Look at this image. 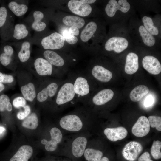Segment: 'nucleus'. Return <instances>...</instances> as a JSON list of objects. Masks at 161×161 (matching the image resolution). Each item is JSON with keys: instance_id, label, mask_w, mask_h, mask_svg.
Instances as JSON below:
<instances>
[{"instance_id": "obj_46", "label": "nucleus", "mask_w": 161, "mask_h": 161, "mask_svg": "<svg viewBox=\"0 0 161 161\" xmlns=\"http://www.w3.org/2000/svg\"><path fill=\"white\" fill-rule=\"evenodd\" d=\"M5 88V85L3 83L0 82V93L4 90Z\"/></svg>"}, {"instance_id": "obj_37", "label": "nucleus", "mask_w": 161, "mask_h": 161, "mask_svg": "<svg viewBox=\"0 0 161 161\" xmlns=\"http://www.w3.org/2000/svg\"><path fill=\"white\" fill-rule=\"evenodd\" d=\"M150 126L155 128L158 131H161V117L156 116H150L148 118Z\"/></svg>"}, {"instance_id": "obj_17", "label": "nucleus", "mask_w": 161, "mask_h": 161, "mask_svg": "<svg viewBox=\"0 0 161 161\" xmlns=\"http://www.w3.org/2000/svg\"><path fill=\"white\" fill-rule=\"evenodd\" d=\"M33 152L32 147L28 145L21 146L9 161H28Z\"/></svg>"}, {"instance_id": "obj_11", "label": "nucleus", "mask_w": 161, "mask_h": 161, "mask_svg": "<svg viewBox=\"0 0 161 161\" xmlns=\"http://www.w3.org/2000/svg\"><path fill=\"white\" fill-rule=\"evenodd\" d=\"M154 18L150 16L143 15L141 21L146 30L152 35L157 39L161 38V29L160 23H155Z\"/></svg>"}, {"instance_id": "obj_24", "label": "nucleus", "mask_w": 161, "mask_h": 161, "mask_svg": "<svg viewBox=\"0 0 161 161\" xmlns=\"http://www.w3.org/2000/svg\"><path fill=\"white\" fill-rule=\"evenodd\" d=\"M43 55L46 59L52 65L60 67L64 64V61L63 59L53 51L46 50L44 52Z\"/></svg>"}, {"instance_id": "obj_49", "label": "nucleus", "mask_w": 161, "mask_h": 161, "mask_svg": "<svg viewBox=\"0 0 161 161\" xmlns=\"http://www.w3.org/2000/svg\"></svg>"}, {"instance_id": "obj_30", "label": "nucleus", "mask_w": 161, "mask_h": 161, "mask_svg": "<svg viewBox=\"0 0 161 161\" xmlns=\"http://www.w3.org/2000/svg\"><path fill=\"white\" fill-rule=\"evenodd\" d=\"M30 44L28 41H25L22 43L21 49L18 54V58L21 62H25L30 58Z\"/></svg>"}, {"instance_id": "obj_26", "label": "nucleus", "mask_w": 161, "mask_h": 161, "mask_svg": "<svg viewBox=\"0 0 161 161\" xmlns=\"http://www.w3.org/2000/svg\"><path fill=\"white\" fill-rule=\"evenodd\" d=\"M34 21L32 24V27L37 32H41L44 30L46 27L45 23L41 20L44 17L42 12L38 10H36L33 13Z\"/></svg>"}, {"instance_id": "obj_25", "label": "nucleus", "mask_w": 161, "mask_h": 161, "mask_svg": "<svg viewBox=\"0 0 161 161\" xmlns=\"http://www.w3.org/2000/svg\"><path fill=\"white\" fill-rule=\"evenodd\" d=\"M149 89L146 86L139 85L134 88L130 92L129 96L131 100L133 102L140 100L149 92Z\"/></svg>"}, {"instance_id": "obj_9", "label": "nucleus", "mask_w": 161, "mask_h": 161, "mask_svg": "<svg viewBox=\"0 0 161 161\" xmlns=\"http://www.w3.org/2000/svg\"><path fill=\"white\" fill-rule=\"evenodd\" d=\"M150 130V125L148 118L145 116H140L132 127L133 134L138 137L147 135Z\"/></svg>"}, {"instance_id": "obj_29", "label": "nucleus", "mask_w": 161, "mask_h": 161, "mask_svg": "<svg viewBox=\"0 0 161 161\" xmlns=\"http://www.w3.org/2000/svg\"><path fill=\"white\" fill-rule=\"evenodd\" d=\"M21 90L24 98L29 101H32L36 97L35 87L31 83L22 86Z\"/></svg>"}, {"instance_id": "obj_14", "label": "nucleus", "mask_w": 161, "mask_h": 161, "mask_svg": "<svg viewBox=\"0 0 161 161\" xmlns=\"http://www.w3.org/2000/svg\"><path fill=\"white\" fill-rule=\"evenodd\" d=\"M104 133L109 140L115 142L125 138L127 135L128 131L125 128L120 126L107 128L104 130Z\"/></svg>"}, {"instance_id": "obj_13", "label": "nucleus", "mask_w": 161, "mask_h": 161, "mask_svg": "<svg viewBox=\"0 0 161 161\" xmlns=\"http://www.w3.org/2000/svg\"><path fill=\"white\" fill-rule=\"evenodd\" d=\"M139 58L135 53L131 52L128 53L126 58L124 67L125 72L132 75L135 73L139 68Z\"/></svg>"}, {"instance_id": "obj_19", "label": "nucleus", "mask_w": 161, "mask_h": 161, "mask_svg": "<svg viewBox=\"0 0 161 161\" xmlns=\"http://www.w3.org/2000/svg\"><path fill=\"white\" fill-rule=\"evenodd\" d=\"M73 89L75 94L79 96L87 95L90 91L87 80L82 77H78L76 79L73 84Z\"/></svg>"}, {"instance_id": "obj_48", "label": "nucleus", "mask_w": 161, "mask_h": 161, "mask_svg": "<svg viewBox=\"0 0 161 161\" xmlns=\"http://www.w3.org/2000/svg\"><path fill=\"white\" fill-rule=\"evenodd\" d=\"M5 130V129L3 127H0V134L2 133Z\"/></svg>"}, {"instance_id": "obj_44", "label": "nucleus", "mask_w": 161, "mask_h": 161, "mask_svg": "<svg viewBox=\"0 0 161 161\" xmlns=\"http://www.w3.org/2000/svg\"><path fill=\"white\" fill-rule=\"evenodd\" d=\"M69 32L74 36L78 35L79 33L78 29L75 27H70L68 30Z\"/></svg>"}, {"instance_id": "obj_20", "label": "nucleus", "mask_w": 161, "mask_h": 161, "mask_svg": "<svg viewBox=\"0 0 161 161\" xmlns=\"http://www.w3.org/2000/svg\"><path fill=\"white\" fill-rule=\"evenodd\" d=\"M87 143V140L83 137L76 138L72 144V153L75 157H81L84 153Z\"/></svg>"}, {"instance_id": "obj_23", "label": "nucleus", "mask_w": 161, "mask_h": 161, "mask_svg": "<svg viewBox=\"0 0 161 161\" xmlns=\"http://www.w3.org/2000/svg\"><path fill=\"white\" fill-rule=\"evenodd\" d=\"M97 25L94 21L89 22L82 31L80 37L83 42H86L89 40L95 33L97 30Z\"/></svg>"}, {"instance_id": "obj_22", "label": "nucleus", "mask_w": 161, "mask_h": 161, "mask_svg": "<svg viewBox=\"0 0 161 161\" xmlns=\"http://www.w3.org/2000/svg\"><path fill=\"white\" fill-rule=\"evenodd\" d=\"M14 50L12 47L9 45L3 46L0 52V63L6 66L10 63Z\"/></svg>"}, {"instance_id": "obj_28", "label": "nucleus", "mask_w": 161, "mask_h": 161, "mask_svg": "<svg viewBox=\"0 0 161 161\" xmlns=\"http://www.w3.org/2000/svg\"><path fill=\"white\" fill-rule=\"evenodd\" d=\"M8 7L15 15L18 17L22 16L28 10V6L24 4H19L16 1H11L8 4Z\"/></svg>"}, {"instance_id": "obj_32", "label": "nucleus", "mask_w": 161, "mask_h": 161, "mask_svg": "<svg viewBox=\"0 0 161 161\" xmlns=\"http://www.w3.org/2000/svg\"><path fill=\"white\" fill-rule=\"evenodd\" d=\"M8 18V12L7 8L4 5L0 7V29L1 34L3 36Z\"/></svg>"}, {"instance_id": "obj_18", "label": "nucleus", "mask_w": 161, "mask_h": 161, "mask_svg": "<svg viewBox=\"0 0 161 161\" xmlns=\"http://www.w3.org/2000/svg\"><path fill=\"white\" fill-rule=\"evenodd\" d=\"M114 95L113 91L109 89L102 90L95 95L92 98V102L95 105H103L111 100Z\"/></svg>"}, {"instance_id": "obj_39", "label": "nucleus", "mask_w": 161, "mask_h": 161, "mask_svg": "<svg viewBox=\"0 0 161 161\" xmlns=\"http://www.w3.org/2000/svg\"><path fill=\"white\" fill-rule=\"evenodd\" d=\"M23 108L24 110L19 112L17 114V117L20 120H23L27 117L31 112V109L29 106L26 105Z\"/></svg>"}, {"instance_id": "obj_34", "label": "nucleus", "mask_w": 161, "mask_h": 161, "mask_svg": "<svg viewBox=\"0 0 161 161\" xmlns=\"http://www.w3.org/2000/svg\"><path fill=\"white\" fill-rule=\"evenodd\" d=\"M38 120L36 114L33 113L26 117L22 123V126L25 128L31 129H35L38 127Z\"/></svg>"}, {"instance_id": "obj_38", "label": "nucleus", "mask_w": 161, "mask_h": 161, "mask_svg": "<svg viewBox=\"0 0 161 161\" xmlns=\"http://www.w3.org/2000/svg\"><path fill=\"white\" fill-rule=\"evenodd\" d=\"M63 35L65 40L70 44H75L78 41L77 37L70 33L67 30L64 31Z\"/></svg>"}, {"instance_id": "obj_1", "label": "nucleus", "mask_w": 161, "mask_h": 161, "mask_svg": "<svg viewBox=\"0 0 161 161\" xmlns=\"http://www.w3.org/2000/svg\"><path fill=\"white\" fill-rule=\"evenodd\" d=\"M129 20L112 25L109 36L104 45L106 51L120 54L135 46L129 33Z\"/></svg>"}, {"instance_id": "obj_10", "label": "nucleus", "mask_w": 161, "mask_h": 161, "mask_svg": "<svg viewBox=\"0 0 161 161\" xmlns=\"http://www.w3.org/2000/svg\"><path fill=\"white\" fill-rule=\"evenodd\" d=\"M143 68L149 73L154 75L161 72V65L159 60L155 57L150 55L144 56L142 59Z\"/></svg>"}, {"instance_id": "obj_7", "label": "nucleus", "mask_w": 161, "mask_h": 161, "mask_svg": "<svg viewBox=\"0 0 161 161\" xmlns=\"http://www.w3.org/2000/svg\"><path fill=\"white\" fill-rule=\"evenodd\" d=\"M75 95L73 84L70 83H66L61 86L58 93L56 103L59 105L65 104L72 100Z\"/></svg>"}, {"instance_id": "obj_8", "label": "nucleus", "mask_w": 161, "mask_h": 161, "mask_svg": "<svg viewBox=\"0 0 161 161\" xmlns=\"http://www.w3.org/2000/svg\"><path fill=\"white\" fill-rule=\"evenodd\" d=\"M68 7L73 13L81 16L89 15L92 11L91 6L80 0H71L68 4Z\"/></svg>"}, {"instance_id": "obj_42", "label": "nucleus", "mask_w": 161, "mask_h": 161, "mask_svg": "<svg viewBox=\"0 0 161 161\" xmlns=\"http://www.w3.org/2000/svg\"><path fill=\"white\" fill-rule=\"evenodd\" d=\"M154 102V99L152 95H148L145 98L144 102V105L146 107H149L152 106Z\"/></svg>"}, {"instance_id": "obj_5", "label": "nucleus", "mask_w": 161, "mask_h": 161, "mask_svg": "<svg viewBox=\"0 0 161 161\" xmlns=\"http://www.w3.org/2000/svg\"><path fill=\"white\" fill-rule=\"evenodd\" d=\"M143 150V147L139 142L131 141L127 143L122 152L123 158L128 161H135Z\"/></svg>"}, {"instance_id": "obj_27", "label": "nucleus", "mask_w": 161, "mask_h": 161, "mask_svg": "<svg viewBox=\"0 0 161 161\" xmlns=\"http://www.w3.org/2000/svg\"><path fill=\"white\" fill-rule=\"evenodd\" d=\"M63 23L65 25L75 27L78 29L82 27L85 24L84 20L80 17L74 16H67L62 19Z\"/></svg>"}, {"instance_id": "obj_16", "label": "nucleus", "mask_w": 161, "mask_h": 161, "mask_svg": "<svg viewBox=\"0 0 161 161\" xmlns=\"http://www.w3.org/2000/svg\"><path fill=\"white\" fill-rule=\"evenodd\" d=\"M92 73L93 76L98 80L104 83L109 82L112 78V72L103 66L97 65L93 68Z\"/></svg>"}, {"instance_id": "obj_41", "label": "nucleus", "mask_w": 161, "mask_h": 161, "mask_svg": "<svg viewBox=\"0 0 161 161\" xmlns=\"http://www.w3.org/2000/svg\"><path fill=\"white\" fill-rule=\"evenodd\" d=\"M13 81L12 75L0 72V82L2 83H10Z\"/></svg>"}, {"instance_id": "obj_31", "label": "nucleus", "mask_w": 161, "mask_h": 161, "mask_svg": "<svg viewBox=\"0 0 161 161\" xmlns=\"http://www.w3.org/2000/svg\"><path fill=\"white\" fill-rule=\"evenodd\" d=\"M29 32L26 25L23 24H17L15 25L13 35V37L17 40H21L26 38Z\"/></svg>"}, {"instance_id": "obj_2", "label": "nucleus", "mask_w": 161, "mask_h": 161, "mask_svg": "<svg viewBox=\"0 0 161 161\" xmlns=\"http://www.w3.org/2000/svg\"><path fill=\"white\" fill-rule=\"evenodd\" d=\"M128 29L131 39L135 46L148 49L158 47V39L146 30L136 14L129 19Z\"/></svg>"}, {"instance_id": "obj_40", "label": "nucleus", "mask_w": 161, "mask_h": 161, "mask_svg": "<svg viewBox=\"0 0 161 161\" xmlns=\"http://www.w3.org/2000/svg\"><path fill=\"white\" fill-rule=\"evenodd\" d=\"M25 99L22 97H19L16 98L13 102V106L16 108L24 107L26 104Z\"/></svg>"}, {"instance_id": "obj_3", "label": "nucleus", "mask_w": 161, "mask_h": 161, "mask_svg": "<svg viewBox=\"0 0 161 161\" xmlns=\"http://www.w3.org/2000/svg\"><path fill=\"white\" fill-rule=\"evenodd\" d=\"M105 11L112 24L128 20L136 14L132 4L127 0H109Z\"/></svg>"}, {"instance_id": "obj_47", "label": "nucleus", "mask_w": 161, "mask_h": 161, "mask_svg": "<svg viewBox=\"0 0 161 161\" xmlns=\"http://www.w3.org/2000/svg\"><path fill=\"white\" fill-rule=\"evenodd\" d=\"M100 161H109V160L107 157H104L101 158Z\"/></svg>"}, {"instance_id": "obj_35", "label": "nucleus", "mask_w": 161, "mask_h": 161, "mask_svg": "<svg viewBox=\"0 0 161 161\" xmlns=\"http://www.w3.org/2000/svg\"><path fill=\"white\" fill-rule=\"evenodd\" d=\"M12 110V106L8 96L5 94L0 95V112H10Z\"/></svg>"}, {"instance_id": "obj_36", "label": "nucleus", "mask_w": 161, "mask_h": 161, "mask_svg": "<svg viewBox=\"0 0 161 161\" xmlns=\"http://www.w3.org/2000/svg\"><path fill=\"white\" fill-rule=\"evenodd\" d=\"M161 141H154L151 148V153L154 159L157 160L161 158Z\"/></svg>"}, {"instance_id": "obj_43", "label": "nucleus", "mask_w": 161, "mask_h": 161, "mask_svg": "<svg viewBox=\"0 0 161 161\" xmlns=\"http://www.w3.org/2000/svg\"><path fill=\"white\" fill-rule=\"evenodd\" d=\"M138 161H153L151 159L149 153L145 152L143 154L138 158Z\"/></svg>"}, {"instance_id": "obj_12", "label": "nucleus", "mask_w": 161, "mask_h": 161, "mask_svg": "<svg viewBox=\"0 0 161 161\" xmlns=\"http://www.w3.org/2000/svg\"><path fill=\"white\" fill-rule=\"evenodd\" d=\"M51 140L47 141L44 139L41 140V143L45 145V149L47 151H53L56 150L57 144L61 140L62 135L60 130L58 128H52L50 132Z\"/></svg>"}, {"instance_id": "obj_4", "label": "nucleus", "mask_w": 161, "mask_h": 161, "mask_svg": "<svg viewBox=\"0 0 161 161\" xmlns=\"http://www.w3.org/2000/svg\"><path fill=\"white\" fill-rule=\"evenodd\" d=\"M65 39L60 33L55 32L43 38L41 42L43 48L45 49H58L62 48Z\"/></svg>"}, {"instance_id": "obj_21", "label": "nucleus", "mask_w": 161, "mask_h": 161, "mask_svg": "<svg viewBox=\"0 0 161 161\" xmlns=\"http://www.w3.org/2000/svg\"><path fill=\"white\" fill-rule=\"evenodd\" d=\"M58 85L55 83H52L46 88H44L37 95V99L40 102H43L46 100L48 97H52L55 94Z\"/></svg>"}, {"instance_id": "obj_33", "label": "nucleus", "mask_w": 161, "mask_h": 161, "mask_svg": "<svg viewBox=\"0 0 161 161\" xmlns=\"http://www.w3.org/2000/svg\"><path fill=\"white\" fill-rule=\"evenodd\" d=\"M84 153L85 158L88 161H100L103 155L101 151L92 148L86 149Z\"/></svg>"}, {"instance_id": "obj_6", "label": "nucleus", "mask_w": 161, "mask_h": 161, "mask_svg": "<svg viewBox=\"0 0 161 161\" xmlns=\"http://www.w3.org/2000/svg\"><path fill=\"white\" fill-rule=\"evenodd\" d=\"M59 123L63 129L72 131H79L83 126L80 119L75 115H69L63 117L60 120Z\"/></svg>"}, {"instance_id": "obj_15", "label": "nucleus", "mask_w": 161, "mask_h": 161, "mask_svg": "<svg viewBox=\"0 0 161 161\" xmlns=\"http://www.w3.org/2000/svg\"><path fill=\"white\" fill-rule=\"evenodd\" d=\"M34 65L37 73L41 76L50 75L52 70V65L46 59L42 58H37Z\"/></svg>"}, {"instance_id": "obj_45", "label": "nucleus", "mask_w": 161, "mask_h": 161, "mask_svg": "<svg viewBox=\"0 0 161 161\" xmlns=\"http://www.w3.org/2000/svg\"><path fill=\"white\" fill-rule=\"evenodd\" d=\"M80 1L84 3L88 4L93 3L96 1L95 0H81Z\"/></svg>"}]
</instances>
